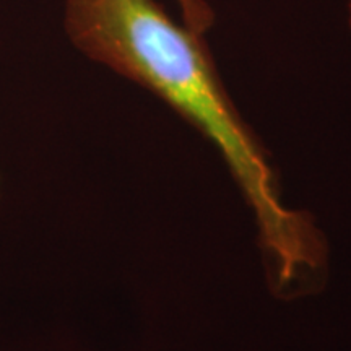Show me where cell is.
Masks as SVG:
<instances>
[{
	"label": "cell",
	"instance_id": "2",
	"mask_svg": "<svg viewBox=\"0 0 351 351\" xmlns=\"http://www.w3.org/2000/svg\"><path fill=\"white\" fill-rule=\"evenodd\" d=\"M181 10L182 23L199 33H207L215 25V12L205 0H174Z\"/></svg>",
	"mask_w": 351,
	"mask_h": 351
},
{
	"label": "cell",
	"instance_id": "3",
	"mask_svg": "<svg viewBox=\"0 0 351 351\" xmlns=\"http://www.w3.org/2000/svg\"><path fill=\"white\" fill-rule=\"evenodd\" d=\"M348 25H350V28H351V0L348 2Z\"/></svg>",
	"mask_w": 351,
	"mask_h": 351
},
{
	"label": "cell",
	"instance_id": "1",
	"mask_svg": "<svg viewBox=\"0 0 351 351\" xmlns=\"http://www.w3.org/2000/svg\"><path fill=\"white\" fill-rule=\"evenodd\" d=\"M64 29L95 62L147 88L212 142L251 205L276 289L317 274L326 247L306 215L288 208L261 143L228 95L202 33L156 0H65Z\"/></svg>",
	"mask_w": 351,
	"mask_h": 351
}]
</instances>
